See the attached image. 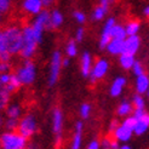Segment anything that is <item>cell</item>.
<instances>
[{
	"mask_svg": "<svg viewBox=\"0 0 149 149\" xmlns=\"http://www.w3.org/2000/svg\"><path fill=\"white\" fill-rule=\"evenodd\" d=\"M0 148H1V141H0Z\"/></svg>",
	"mask_w": 149,
	"mask_h": 149,
	"instance_id": "cell-49",
	"label": "cell"
},
{
	"mask_svg": "<svg viewBox=\"0 0 149 149\" xmlns=\"http://www.w3.org/2000/svg\"><path fill=\"white\" fill-rule=\"evenodd\" d=\"M17 131L21 133L23 137L27 139L31 138L32 136L35 135V132L38 131V123L33 114H27L18 121V127Z\"/></svg>",
	"mask_w": 149,
	"mask_h": 149,
	"instance_id": "cell-6",
	"label": "cell"
},
{
	"mask_svg": "<svg viewBox=\"0 0 149 149\" xmlns=\"http://www.w3.org/2000/svg\"><path fill=\"white\" fill-rule=\"evenodd\" d=\"M110 143H111V141H109L108 138H104V139L102 141L101 146H102L103 148H110Z\"/></svg>",
	"mask_w": 149,
	"mask_h": 149,
	"instance_id": "cell-40",
	"label": "cell"
},
{
	"mask_svg": "<svg viewBox=\"0 0 149 149\" xmlns=\"http://www.w3.org/2000/svg\"><path fill=\"white\" fill-rule=\"evenodd\" d=\"M144 15H146V16H148V17H149V6H147L146 9H144Z\"/></svg>",
	"mask_w": 149,
	"mask_h": 149,
	"instance_id": "cell-46",
	"label": "cell"
},
{
	"mask_svg": "<svg viewBox=\"0 0 149 149\" xmlns=\"http://www.w3.org/2000/svg\"><path fill=\"white\" fill-rule=\"evenodd\" d=\"M3 126H4V118L0 114V127H3Z\"/></svg>",
	"mask_w": 149,
	"mask_h": 149,
	"instance_id": "cell-45",
	"label": "cell"
},
{
	"mask_svg": "<svg viewBox=\"0 0 149 149\" xmlns=\"http://www.w3.org/2000/svg\"><path fill=\"white\" fill-rule=\"evenodd\" d=\"M52 131L56 137V144L59 146L63 132V113L59 108H56L52 113Z\"/></svg>",
	"mask_w": 149,
	"mask_h": 149,
	"instance_id": "cell-8",
	"label": "cell"
},
{
	"mask_svg": "<svg viewBox=\"0 0 149 149\" xmlns=\"http://www.w3.org/2000/svg\"><path fill=\"white\" fill-rule=\"evenodd\" d=\"M41 3L44 5V7H50L52 4L55 3V0H41Z\"/></svg>",
	"mask_w": 149,
	"mask_h": 149,
	"instance_id": "cell-41",
	"label": "cell"
},
{
	"mask_svg": "<svg viewBox=\"0 0 149 149\" xmlns=\"http://www.w3.org/2000/svg\"><path fill=\"white\" fill-rule=\"evenodd\" d=\"M119 56H120V64H121V67L124 69H131L133 63L136 62L135 56H133V55L124 54V52H123V54H120Z\"/></svg>",
	"mask_w": 149,
	"mask_h": 149,
	"instance_id": "cell-23",
	"label": "cell"
},
{
	"mask_svg": "<svg viewBox=\"0 0 149 149\" xmlns=\"http://www.w3.org/2000/svg\"><path fill=\"white\" fill-rule=\"evenodd\" d=\"M132 103H133V107L135 108H144V100H143V97H141L139 93L133 97Z\"/></svg>",
	"mask_w": 149,
	"mask_h": 149,
	"instance_id": "cell-33",
	"label": "cell"
},
{
	"mask_svg": "<svg viewBox=\"0 0 149 149\" xmlns=\"http://www.w3.org/2000/svg\"><path fill=\"white\" fill-rule=\"evenodd\" d=\"M108 68H109V63L106 61V59H98V61L92 65L90 75H88L91 83H96L97 80L102 79L107 74Z\"/></svg>",
	"mask_w": 149,
	"mask_h": 149,
	"instance_id": "cell-9",
	"label": "cell"
},
{
	"mask_svg": "<svg viewBox=\"0 0 149 149\" xmlns=\"http://www.w3.org/2000/svg\"><path fill=\"white\" fill-rule=\"evenodd\" d=\"M11 6H12V0H0V13L6 16L11 10Z\"/></svg>",
	"mask_w": 149,
	"mask_h": 149,
	"instance_id": "cell-30",
	"label": "cell"
},
{
	"mask_svg": "<svg viewBox=\"0 0 149 149\" xmlns=\"http://www.w3.org/2000/svg\"><path fill=\"white\" fill-rule=\"evenodd\" d=\"M126 85V79L124 77H118L114 81H113V84H111L110 86V96L111 97H118V96H120L123 90H124V87Z\"/></svg>",
	"mask_w": 149,
	"mask_h": 149,
	"instance_id": "cell-15",
	"label": "cell"
},
{
	"mask_svg": "<svg viewBox=\"0 0 149 149\" xmlns=\"http://www.w3.org/2000/svg\"><path fill=\"white\" fill-rule=\"evenodd\" d=\"M125 29H126V34L127 35H135L139 31V23L137 21H132V22H130V23H127V26L125 27Z\"/></svg>",
	"mask_w": 149,
	"mask_h": 149,
	"instance_id": "cell-27",
	"label": "cell"
},
{
	"mask_svg": "<svg viewBox=\"0 0 149 149\" xmlns=\"http://www.w3.org/2000/svg\"><path fill=\"white\" fill-rule=\"evenodd\" d=\"M22 86L16 73L0 74V111L4 110L10 103L11 95Z\"/></svg>",
	"mask_w": 149,
	"mask_h": 149,
	"instance_id": "cell-2",
	"label": "cell"
},
{
	"mask_svg": "<svg viewBox=\"0 0 149 149\" xmlns=\"http://www.w3.org/2000/svg\"><path fill=\"white\" fill-rule=\"evenodd\" d=\"M118 126H119L118 121H116V120H113V121L110 123V131H111V132H114V130L118 127Z\"/></svg>",
	"mask_w": 149,
	"mask_h": 149,
	"instance_id": "cell-42",
	"label": "cell"
},
{
	"mask_svg": "<svg viewBox=\"0 0 149 149\" xmlns=\"http://www.w3.org/2000/svg\"><path fill=\"white\" fill-rule=\"evenodd\" d=\"M84 36H85V31H84V28H79L78 31H77V33H75V40L77 41H83V39H84Z\"/></svg>",
	"mask_w": 149,
	"mask_h": 149,
	"instance_id": "cell-37",
	"label": "cell"
},
{
	"mask_svg": "<svg viewBox=\"0 0 149 149\" xmlns=\"http://www.w3.org/2000/svg\"><path fill=\"white\" fill-rule=\"evenodd\" d=\"M74 18H75V21L78 22V23L81 24V23H84V22H85L86 16L81 11H75V12H74Z\"/></svg>",
	"mask_w": 149,
	"mask_h": 149,
	"instance_id": "cell-36",
	"label": "cell"
},
{
	"mask_svg": "<svg viewBox=\"0 0 149 149\" xmlns=\"http://www.w3.org/2000/svg\"><path fill=\"white\" fill-rule=\"evenodd\" d=\"M136 121H137V119L135 118V116H127L125 119V120L123 121V125H125V126H127L129 129H131V130H133L135 129V125H136Z\"/></svg>",
	"mask_w": 149,
	"mask_h": 149,
	"instance_id": "cell-32",
	"label": "cell"
},
{
	"mask_svg": "<svg viewBox=\"0 0 149 149\" xmlns=\"http://www.w3.org/2000/svg\"><path fill=\"white\" fill-rule=\"evenodd\" d=\"M6 111V116L7 118H15V119H19L22 114V107L18 103H9L7 107L5 108Z\"/></svg>",
	"mask_w": 149,
	"mask_h": 149,
	"instance_id": "cell-21",
	"label": "cell"
},
{
	"mask_svg": "<svg viewBox=\"0 0 149 149\" xmlns=\"http://www.w3.org/2000/svg\"><path fill=\"white\" fill-rule=\"evenodd\" d=\"M5 17H6V16H4V15H1V13H0V26L3 24V22H4Z\"/></svg>",
	"mask_w": 149,
	"mask_h": 149,
	"instance_id": "cell-44",
	"label": "cell"
},
{
	"mask_svg": "<svg viewBox=\"0 0 149 149\" xmlns=\"http://www.w3.org/2000/svg\"><path fill=\"white\" fill-rule=\"evenodd\" d=\"M31 27H32V29H33V33H34V35H35L36 40H38V42L40 44V42L42 41V38H44V32L46 31L45 26H44L38 18H35L34 22L31 24Z\"/></svg>",
	"mask_w": 149,
	"mask_h": 149,
	"instance_id": "cell-20",
	"label": "cell"
},
{
	"mask_svg": "<svg viewBox=\"0 0 149 149\" xmlns=\"http://www.w3.org/2000/svg\"><path fill=\"white\" fill-rule=\"evenodd\" d=\"M133 133V130L129 129L127 126L125 125H119L118 127L114 130V137L115 139L118 141V142H129V141L131 139V136Z\"/></svg>",
	"mask_w": 149,
	"mask_h": 149,
	"instance_id": "cell-13",
	"label": "cell"
},
{
	"mask_svg": "<svg viewBox=\"0 0 149 149\" xmlns=\"http://www.w3.org/2000/svg\"><path fill=\"white\" fill-rule=\"evenodd\" d=\"M65 52H67V56H68V57H75V56H77V54H78L77 42L74 41V40H70L68 44H67Z\"/></svg>",
	"mask_w": 149,
	"mask_h": 149,
	"instance_id": "cell-28",
	"label": "cell"
},
{
	"mask_svg": "<svg viewBox=\"0 0 149 149\" xmlns=\"http://www.w3.org/2000/svg\"><path fill=\"white\" fill-rule=\"evenodd\" d=\"M126 36H127V34H126L125 27H123V26H120V24H114L113 29H111V38L124 40Z\"/></svg>",
	"mask_w": 149,
	"mask_h": 149,
	"instance_id": "cell-24",
	"label": "cell"
},
{
	"mask_svg": "<svg viewBox=\"0 0 149 149\" xmlns=\"http://www.w3.org/2000/svg\"><path fill=\"white\" fill-rule=\"evenodd\" d=\"M1 148L4 149H24L27 147V138L17 131H6L0 136Z\"/></svg>",
	"mask_w": 149,
	"mask_h": 149,
	"instance_id": "cell-5",
	"label": "cell"
},
{
	"mask_svg": "<svg viewBox=\"0 0 149 149\" xmlns=\"http://www.w3.org/2000/svg\"><path fill=\"white\" fill-rule=\"evenodd\" d=\"M125 40V39H124ZM124 40L121 39H114L111 38L110 41L107 45V50L110 55H120L123 54V49H124Z\"/></svg>",
	"mask_w": 149,
	"mask_h": 149,
	"instance_id": "cell-16",
	"label": "cell"
},
{
	"mask_svg": "<svg viewBox=\"0 0 149 149\" xmlns=\"http://www.w3.org/2000/svg\"><path fill=\"white\" fill-rule=\"evenodd\" d=\"M114 24H115L114 18H109L106 22V24H104V27H103L102 34H101V39H100V49L103 50V49L107 47L108 42L111 39V29H113Z\"/></svg>",
	"mask_w": 149,
	"mask_h": 149,
	"instance_id": "cell-11",
	"label": "cell"
},
{
	"mask_svg": "<svg viewBox=\"0 0 149 149\" xmlns=\"http://www.w3.org/2000/svg\"><path fill=\"white\" fill-rule=\"evenodd\" d=\"M16 75L19 79L22 86L32 85L36 78V67L32 59H24L16 69Z\"/></svg>",
	"mask_w": 149,
	"mask_h": 149,
	"instance_id": "cell-4",
	"label": "cell"
},
{
	"mask_svg": "<svg viewBox=\"0 0 149 149\" xmlns=\"http://www.w3.org/2000/svg\"><path fill=\"white\" fill-rule=\"evenodd\" d=\"M18 121L19 119L7 118L6 120H4V127L6 129V131H16L18 127Z\"/></svg>",
	"mask_w": 149,
	"mask_h": 149,
	"instance_id": "cell-26",
	"label": "cell"
},
{
	"mask_svg": "<svg viewBox=\"0 0 149 149\" xmlns=\"http://www.w3.org/2000/svg\"><path fill=\"white\" fill-rule=\"evenodd\" d=\"M69 64H70L69 58H62V67H63V68H67Z\"/></svg>",
	"mask_w": 149,
	"mask_h": 149,
	"instance_id": "cell-43",
	"label": "cell"
},
{
	"mask_svg": "<svg viewBox=\"0 0 149 149\" xmlns=\"http://www.w3.org/2000/svg\"><path fill=\"white\" fill-rule=\"evenodd\" d=\"M62 67V54L61 51H55L52 54L51 57V62H50V70H49V86H54L56 85L57 80L59 78V74H61V69Z\"/></svg>",
	"mask_w": 149,
	"mask_h": 149,
	"instance_id": "cell-7",
	"label": "cell"
},
{
	"mask_svg": "<svg viewBox=\"0 0 149 149\" xmlns=\"http://www.w3.org/2000/svg\"><path fill=\"white\" fill-rule=\"evenodd\" d=\"M147 93H148V97H149V88H148V91H147Z\"/></svg>",
	"mask_w": 149,
	"mask_h": 149,
	"instance_id": "cell-48",
	"label": "cell"
},
{
	"mask_svg": "<svg viewBox=\"0 0 149 149\" xmlns=\"http://www.w3.org/2000/svg\"><path fill=\"white\" fill-rule=\"evenodd\" d=\"M107 10H108V9H106V7H103L102 5L97 6V7L95 9V11H93V15H92L93 19H95V21H100V19H102L104 16H106Z\"/></svg>",
	"mask_w": 149,
	"mask_h": 149,
	"instance_id": "cell-29",
	"label": "cell"
},
{
	"mask_svg": "<svg viewBox=\"0 0 149 149\" xmlns=\"http://www.w3.org/2000/svg\"><path fill=\"white\" fill-rule=\"evenodd\" d=\"M11 69L10 61H0V74L9 73Z\"/></svg>",
	"mask_w": 149,
	"mask_h": 149,
	"instance_id": "cell-35",
	"label": "cell"
},
{
	"mask_svg": "<svg viewBox=\"0 0 149 149\" xmlns=\"http://www.w3.org/2000/svg\"><path fill=\"white\" fill-rule=\"evenodd\" d=\"M91 114V106L88 103H84V104H81V107H80V115L83 119H87L88 116H90Z\"/></svg>",
	"mask_w": 149,
	"mask_h": 149,
	"instance_id": "cell-31",
	"label": "cell"
},
{
	"mask_svg": "<svg viewBox=\"0 0 149 149\" xmlns=\"http://www.w3.org/2000/svg\"><path fill=\"white\" fill-rule=\"evenodd\" d=\"M92 68V58L91 55L88 52H84L83 56H81V74L87 78L90 75V72Z\"/></svg>",
	"mask_w": 149,
	"mask_h": 149,
	"instance_id": "cell-17",
	"label": "cell"
},
{
	"mask_svg": "<svg viewBox=\"0 0 149 149\" xmlns=\"http://www.w3.org/2000/svg\"><path fill=\"white\" fill-rule=\"evenodd\" d=\"M100 147H101V143L98 142L97 139H93V141H91V142L88 143L87 149H98Z\"/></svg>",
	"mask_w": 149,
	"mask_h": 149,
	"instance_id": "cell-38",
	"label": "cell"
},
{
	"mask_svg": "<svg viewBox=\"0 0 149 149\" xmlns=\"http://www.w3.org/2000/svg\"><path fill=\"white\" fill-rule=\"evenodd\" d=\"M22 9L28 15H38L44 9V5L41 0H23Z\"/></svg>",
	"mask_w": 149,
	"mask_h": 149,
	"instance_id": "cell-12",
	"label": "cell"
},
{
	"mask_svg": "<svg viewBox=\"0 0 149 149\" xmlns=\"http://www.w3.org/2000/svg\"><path fill=\"white\" fill-rule=\"evenodd\" d=\"M131 69L133 70V73H135V75H136V77H138V75H141V74H143V73H144L143 67H142V64H141L139 62H135V63H133V65H132V68H131Z\"/></svg>",
	"mask_w": 149,
	"mask_h": 149,
	"instance_id": "cell-34",
	"label": "cell"
},
{
	"mask_svg": "<svg viewBox=\"0 0 149 149\" xmlns=\"http://www.w3.org/2000/svg\"><path fill=\"white\" fill-rule=\"evenodd\" d=\"M38 40L33 33V29L31 26H26L22 28V47L19 55L24 59H31L36 52L38 47Z\"/></svg>",
	"mask_w": 149,
	"mask_h": 149,
	"instance_id": "cell-3",
	"label": "cell"
},
{
	"mask_svg": "<svg viewBox=\"0 0 149 149\" xmlns=\"http://www.w3.org/2000/svg\"><path fill=\"white\" fill-rule=\"evenodd\" d=\"M139 38L137 36V34L135 35H127L124 40V49L123 52L124 54H129V55H136V52L139 49Z\"/></svg>",
	"mask_w": 149,
	"mask_h": 149,
	"instance_id": "cell-10",
	"label": "cell"
},
{
	"mask_svg": "<svg viewBox=\"0 0 149 149\" xmlns=\"http://www.w3.org/2000/svg\"><path fill=\"white\" fill-rule=\"evenodd\" d=\"M63 15L61 11L58 10H54L51 11V15H50V23H51V29H56V28H59L63 23Z\"/></svg>",
	"mask_w": 149,
	"mask_h": 149,
	"instance_id": "cell-22",
	"label": "cell"
},
{
	"mask_svg": "<svg viewBox=\"0 0 149 149\" xmlns=\"http://www.w3.org/2000/svg\"><path fill=\"white\" fill-rule=\"evenodd\" d=\"M132 111V104L129 102H123L118 108V115L119 116H127Z\"/></svg>",
	"mask_w": 149,
	"mask_h": 149,
	"instance_id": "cell-25",
	"label": "cell"
},
{
	"mask_svg": "<svg viewBox=\"0 0 149 149\" xmlns=\"http://www.w3.org/2000/svg\"><path fill=\"white\" fill-rule=\"evenodd\" d=\"M149 88V78L146 75V74H141V75L137 77L136 80V90L139 95H143L148 91Z\"/></svg>",
	"mask_w": 149,
	"mask_h": 149,
	"instance_id": "cell-19",
	"label": "cell"
},
{
	"mask_svg": "<svg viewBox=\"0 0 149 149\" xmlns=\"http://www.w3.org/2000/svg\"><path fill=\"white\" fill-rule=\"evenodd\" d=\"M81 143H83V123L78 121L72 141V149H79L81 147Z\"/></svg>",
	"mask_w": 149,
	"mask_h": 149,
	"instance_id": "cell-18",
	"label": "cell"
},
{
	"mask_svg": "<svg viewBox=\"0 0 149 149\" xmlns=\"http://www.w3.org/2000/svg\"><path fill=\"white\" fill-rule=\"evenodd\" d=\"M22 47V28L9 24L0 28V61H10L12 56L19 55Z\"/></svg>",
	"mask_w": 149,
	"mask_h": 149,
	"instance_id": "cell-1",
	"label": "cell"
},
{
	"mask_svg": "<svg viewBox=\"0 0 149 149\" xmlns=\"http://www.w3.org/2000/svg\"><path fill=\"white\" fill-rule=\"evenodd\" d=\"M114 0H100V5H102L103 7H106V9H108V6L110 5V3H113Z\"/></svg>",
	"mask_w": 149,
	"mask_h": 149,
	"instance_id": "cell-39",
	"label": "cell"
},
{
	"mask_svg": "<svg viewBox=\"0 0 149 149\" xmlns=\"http://www.w3.org/2000/svg\"><path fill=\"white\" fill-rule=\"evenodd\" d=\"M120 148H121V149H130L131 147H130V146H121Z\"/></svg>",
	"mask_w": 149,
	"mask_h": 149,
	"instance_id": "cell-47",
	"label": "cell"
},
{
	"mask_svg": "<svg viewBox=\"0 0 149 149\" xmlns=\"http://www.w3.org/2000/svg\"><path fill=\"white\" fill-rule=\"evenodd\" d=\"M148 129H149V114L146 113L144 115L137 119L135 129H133V133L141 136V135H143V133H146Z\"/></svg>",
	"mask_w": 149,
	"mask_h": 149,
	"instance_id": "cell-14",
	"label": "cell"
}]
</instances>
